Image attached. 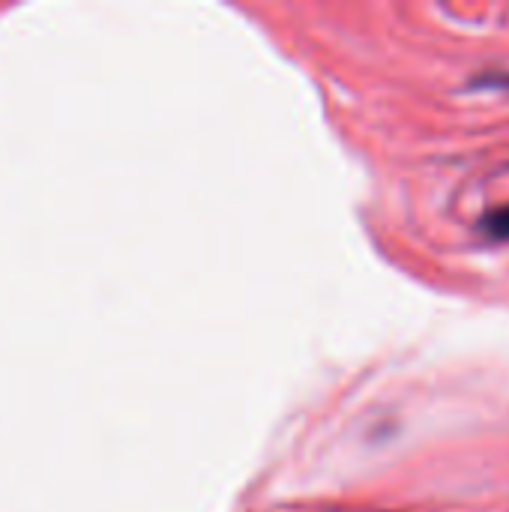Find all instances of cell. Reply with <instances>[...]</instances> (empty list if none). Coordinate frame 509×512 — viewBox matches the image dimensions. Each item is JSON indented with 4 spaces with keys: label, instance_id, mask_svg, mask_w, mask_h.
I'll return each mask as SVG.
<instances>
[{
    "label": "cell",
    "instance_id": "obj_1",
    "mask_svg": "<svg viewBox=\"0 0 509 512\" xmlns=\"http://www.w3.org/2000/svg\"><path fill=\"white\" fill-rule=\"evenodd\" d=\"M486 231H489L492 237H501V240L509 237V207L489 213V219H486Z\"/></svg>",
    "mask_w": 509,
    "mask_h": 512
}]
</instances>
